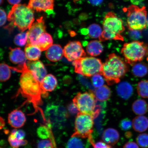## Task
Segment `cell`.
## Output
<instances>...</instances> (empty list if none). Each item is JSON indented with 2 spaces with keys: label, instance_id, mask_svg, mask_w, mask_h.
<instances>
[{
  "label": "cell",
  "instance_id": "obj_37",
  "mask_svg": "<svg viewBox=\"0 0 148 148\" xmlns=\"http://www.w3.org/2000/svg\"><path fill=\"white\" fill-rule=\"evenodd\" d=\"M137 143L140 147H148V134H143L139 135L136 139Z\"/></svg>",
  "mask_w": 148,
  "mask_h": 148
},
{
  "label": "cell",
  "instance_id": "obj_12",
  "mask_svg": "<svg viewBox=\"0 0 148 148\" xmlns=\"http://www.w3.org/2000/svg\"><path fill=\"white\" fill-rule=\"evenodd\" d=\"M46 27L43 17H41L33 23L27 31V44L35 45L37 39L40 35L46 32Z\"/></svg>",
  "mask_w": 148,
  "mask_h": 148
},
{
  "label": "cell",
  "instance_id": "obj_1",
  "mask_svg": "<svg viewBox=\"0 0 148 148\" xmlns=\"http://www.w3.org/2000/svg\"><path fill=\"white\" fill-rule=\"evenodd\" d=\"M16 71H20L22 74L20 79V88L19 92L28 101L33 104L36 110L39 109L38 106L41 105L42 101L41 95L47 96L42 89L40 83L35 78L31 72L28 69L27 63L19 66Z\"/></svg>",
  "mask_w": 148,
  "mask_h": 148
},
{
  "label": "cell",
  "instance_id": "obj_27",
  "mask_svg": "<svg viewBox=\"0 0 148 148\" xmlns=\"http://www.w3.org/2000/svg\"><path fill=\"white\" fill-rule=\"evenodd\" d=\"M132 72L135 77H144L148 73V66L145 63H136L133 66Z\"/></svg>",
  "mask_w": 148,
  "mask_h": 148
},
{
  "label": "cell",
  "instance_id": "obj_33",
  "mask_svg": "<svg viewBox=\"0 0 148 148\" xmlns=\"http://www.w3.org/2000/svg\"><path fill=\"white\" fill-rule=\"evenodd\" d=\"M28 40L27 31L19 33L15 37L14 42L16 45L19 46H23L27 43Z\"/></svg>",
  "mask_w": 148,
  "mask_h": 148
},
{
  "label": "cell",
  "instance_id": "obj_19",
  "mask_svg": "<svg viewBox=\"0 0 148 148\" xmlns=\"http://www.w3.org/2000/svg\"><path fill=\"white\" fill-rule=\"evenodd\" d=\"M57 84L58 81L56 77L51 74H48L40 83V86L42 91L47 94V92L53 91L56 88Z\"/></svg>",
  "mask_w": 148,
  "mask_h": 148
},
{
  "label": "cell",
  "instance_id": "obj_17",
  "mask_svg": "<svg viewBox=\"0 0 148 148\" xmlns=\"http://www.w3.org/2000/svg\"><path fill=\"white\" fill-rule=\"evenodd\" d=\"M10 50L9 58L11 62L14 64H18L19 66L23 65L25 63L27 58L25 53L20 48L12 49L10 47Z\"/></svg>",
  "mask_w": 148,
  "mask_h": 148
},
{
  "label": "cell",
  "instance_id": "obj_29",
  "mask_svg": "<svg viewBox=\"0 0 148 148\" xmlns=\"http://www.w3.org/2000/svg\"><path fill=\"white\" fill-rule=\"evenodd\" d=\"M88 30L89 36L93 38H99L103 31L100 25L97 24H92L89 26Z\"/></svg>",
  "mask_w": 148,
  "mask_h": 148
},
{
  "label": "cell",
  "instance_id": "obj_21",
  "mask_svg": "<svg viewBox=\"0 0 148 148\" xmlns=\"http://www.w3.org/2000/svg\"><path fill=\"white\" fill-rule=\"evenodd\" d=\"M53 44V40L51 35L45 32L38 37L35 45L43 51L47 50Z\"/></svg>",
  "mask_w": 148,
  "mask_h": 148
},
{
  "label": "cell",
  "instance_id": "obj_39",
  "mask_svg": "<svg viewBox=\"0 0 148 148\" xmlns=\"http://www.w3.org/2000/svg\"><path fill=\"white\" fill-rule=\"evenodd\" d=\"M132 127V122L129 118H125L121 120L119 123V127L122 130L127 131Z\"/></svg>",
  "mask_w": 148,
  "mask_h": 148
},
{
  "label": "cell",
  "instance_id": "obj_50",
  "mask_svg": "<svg viewBox=\"0 0 148 148\" xmlns=\"http://www.w3.org/2000/svg\"><path fill=\"white\" fill-rule=\"evenodd\" d=\"M147 28L148 29V16L147 18Z\"/></svg>",
  "mask_w": 148,
  "mask_h": 148
},
{
  "label": "cell",
  "instance_id": "obj_31",
  "mask_svg": "<svg viewBox=\"0 0 148 148\" xmlns=\"http://www.w3.org/2000/svg\"><path fill=\"white\" fill-rule=\"evenodd\" d=\"M51 127L41 125L37 129V134L39 138L42 139H47L52 136Z\"/></svg>",
  "mask_w": 148,
  "mask_h": 148
},
{
  "label": "cell",
  "instance_id": "obj_30",
  "mask_svg": "<svg viewBox=\"0 0 148 148\" xmlns=\"http://www.w3.org/2000/svg\"><path fill=\"white\" fill-rule=\"evenodd\" d=\"M77 137H71L67 142L66 148H86V145L82 140Z\"/></svg>",
  "mask_w": 148,
  "mask_h": 148
},
{
  "label": "cell",
  "instance_id": "obj_14",
  "mask_svg": "<svg viewBox=\"0 0 148 148\" xmlns=\"http://www.w3.org/2000/svg\"><path fill=\"white\" fill-rule=\"evenodd\" d=\"M54 0H29L28 6L37 12L53 10Z\"/></svg>",
  "mask_w": 148,
  "mask_h": 148
},
{
  "label": "cell",
  "instance_id": "obj_32",
  "mask_svg": "<svg viewBox=\"0 0 148 148\" xmlns=\"http://www.w3.org/2000/svg\"><path fill=\"white\" fill-rule=\"evenodd\" d=\"M137 90L140 97L148 98V80H143L139 82L137 86Z\"/></svg>",
  "mask_w": 148,
  "mask_h": 148
},
{
  "label": "cell",
  "instance_id": "obj_6",
  "mask_svg": "<svg viewBox=\"0 0 148 148\" xmlns=\"http://www.w3.org/2000/svg\"><path fill=\"white\" fill-rule=\"evenodd\" d=\"M121 53L125 62L133 66L141 62L148 55V47L143 42L134 40L124 44Z\"/></svg>",
  "mask_w": 148,
  "mask_h": 148
},
{
  "label": "cell",
  "instance_id": "obj_28",
  "mask_svg": "<svg viewBox=\"0 0 148 148\" xmlns=\"http://www.w3.org/2000/svg\"><path fill=\"white\" fill-rule=\"evenodd\" d=\"M11 67L4 63L0 65V79L1 82H5L10 79L11 75Z\"/></svg>",
  "mask_w": 148,
  "mask_h": 148
},
{
  "label": "cell",
  "instance_id": "obj_20",
  "mask_svg": "<svg viewBox=\"0 0 148 148\" xmlns=\"http://www.w3.org/2000/svg\"><path fill=\"white\" fill-rule=\"evenodd\" d=\"M103 142L110 145H115L119 141L120 135L116 130L109 128L104 131L102 135Z\"/></svg>",
  "mask_w": 148,
  "mask_h": 148
},
{
  "label": "cell",
  "instance_id": "obj_25",
  "mask_svg": "<svg viewBox=\"0 0 148 148\" xmlns=\"http://www.w3.org/2000/svg\"><path fill=\"white\" fill-rule=\"evenodd\" d=\"M94 92L96 99L100 102L108 100L111 95L110 89L105 85L96 89Z\"/></svg>",
  "mask_w": 148,
  "mask_h": 148
},
{
  "label": "cell",
  "instance_id": "obj_36",
  "mask_svg": "<svg viewBox=\"0 0 148 148\" xmlns=\"http://www.w3.org/2000/svg\"><path fill=\"white\" fill-rule=\"evenodd\" d=\"M55 142L53 138L38 141L37 143V148H54Z\"/></svg>",
  "mask_w": 148,
  "mask_h": 148
},
{
  "label": "cell",
  "instance_id": "obj_42",
  "mask_svg": "<svg viewBox=\"0 0 148 148\" xmlns=\"http://www.w3.org/2000/svg\"><path fill=\"white\" fill-rule=\"evenodd\" d=\"M67 108L69 112L71 114H75L79 112L78 108L73 102L68 105Z\"/></svg>",
  "mask_w": 148,
  "mask_h": 148
},
{
  "label": "cell",
  "instance_id": "obj_43",
  "mask_svg": "<svg viewBox=\"0 0 148 148\" xmlns=\"http://www.w3.org/2000/svg\"><path fill=\"white\" fill-rule=\"evenodd\" d=\"M94 148H112L111 146L102 141H99L94 143L93 145Z\"/></svg>",
  "mask_w": 148,
  "mask_h": 148
},
{
  "label": "cell",
  "instance_id": "obj_23",
  "mask_svg": "<svg viewBox=\"0 0 148 148\" xmlns=\"http://www.w3.org/2000/svg\"><path fill=\"white\" fill-rule=\"evenodd\" d=\"M132 127L135 131L143 132L148 128V119L146 116L140 115L135 117L132 121Z\"/></svg>",
  "mask_w": 148,
  "mask_h": 148
},
{
  "label": "cell",
  "instance_id": "obj_26",
  "mask_svg": "<svg viewBox=\"0 0 148 148\" xmlns=\"http://www.w3.org/2000/svg\"><path fill=\"white\" fill-rule=\"evenodd\" d=\"M132 110L137 115H144L147 113L148 110L147 103L143 99H137L133 103Z\"/></svg>",
  "mask_w": 148,
  "mask_h": 148
},
{
  "label": "cell",
  "instance_id": "obj_16",
  "mask_svg": "<svg viewBox=\"0 0 148 148\" xmlns=\"http://www.w3.org/2000/svg\"><path fill=\"white\" fill-rule=\"evenodd\" d=\"M63 56L64 49L58 44H53L46 50V58L52 62H57L60 60Z\"/></svg>",
  "mask_w": 148,
  "mask_h": 148
},
{
  "label": "cell",
  "instance_id": "obj_7",
  "mask_svg": "<svg viewBox=\"0 0 148 148\" xmlns=\"http://www.w3.org/2000/svg\"><path fill=\"white\" fill-rule=\"evenodd\" d=\"M76 73L84 76L90 77L100 73L103 64L100 59L92 57H83L73 61Z\"/></svg>",
  "mask_w": 148,
  "mask_h": 148
},
{
  "label": "cell",
  "instance_id": "obj_45",
  "mask_svg": "<svg viewBox=\"0 0 148 148\" xmlns=\"http://www.w3.org/2000/svg\"><path fill=\"white\" fill-rule=\"evenodd\" d=\"M123 148H139L137 144L134 142H129L124 146Z\"/></svg>",
  "mask_w": 148,
  "mask_h": 148
},
{
  "label": "cell",
  "instance_id": "obj_40",
  "mask_svg": "<svg viewBox=\"0 0 148 148\" xmlns=\"http://www.w3.org/2000/svg\"><path fill=\"white\" fill-rule=\"evenodd\" d=\"M11 134L14 136L17 140H24L25 136V131L21 130H17L16 129L13 130L11 132Z\"/></svg>",
  "mask_w": 148,
  "mask_h": 148
},
{
  "label": "cell",
  "instance_id": "obj_22",
  "mask_svg": "<svg viewBox=\"0 0 148 148\" xmlns=\"http://www.w3.org/2000/svg\"><path fill=\"white\" fill-rule=\"evenodd\" d=\"M27 60L30 61L38 60L41 55L42 51L38 46L31 44H27L25 49Z\"/></svg>",
  "mask_w": 148,
  "mask_h": 148
},
{
  "label": "cell",
  "instance_id": "obj_49",
  "mask_svg": "<svg viewBox=\"0 0 148 148\" xmlns=\"http://www.w3.org/2000/svg\"><path fill=\"white\" fill-rule=\"evenodd\" d=\"M3 0H1V2H0V3H1V5L3 3Z\"/></svg>",
  "mask_w": 148,
  "mask_h": 148
},
{
  "label": "cell",
  "instance_id": "obj_24",
  "mask_svg": "<svg viewBox=\"0 0 148 148\" xmlns=\"http://www.w3.org/2000/svg\"><path fill=\"white\" fill-rule=\"evenodd\" d=\"M103 46L101 42L97 40L89 42L86 46L87 52L92 56H97L103 52Z\"/></svg>",
  "mask_w": 148,
  "mask_h": 148
},
{
  "label": "cell",
  "instance_id": "obj_35",
  "mask_svg": "<svg viewBox=\"0 0 148 148\" xmlns=\"http://www.w3.org/2000/svg\"><path fill=\"white\" fill-rule=\"evenodd\" d=\"M101 74L97 73L94 75L92 77V85L95 88H99L103 86L105 79Z\"/></svg>",
  "mask_w": 148,
  "mask_h": 148
},
{
  "label": "cell",
  "instance_id": "obj_34",
  "mask_svg": "<svg viewBox=\"0 0 148 148\" xmlns=\"http://www.w3.org/2000/svg\"><path fill=\"white\" fill-rule=\"evenodd\" d=\"M8 140L11 147L12 148H19L21 146L25 145L27 143V140H18L12 134L9 136Z\"/></svg>",
  "mask_w": 148,
  "mask_h": 148
},
{
  "label": "cell",
  "instance_id": "obj_4",
  "mask_svg": "<svg viewBox=\"0 0 148 148\" xmlns=\"http://www.w3.org/2000/svg\"><path fill=\"white\" fill-rule=\"evenodd\" d=\"M103 26V30L99 38L100 41L111 40L123 41L124 38L121 34L125 31V27L123 21L114 13L110 12L106 15Z\"/></svg>",
  "mask_w": 148,
  "mask_h": 148
},
{
  "label": "cell",
  "instance_id": "obj_41",
  "mask_svg": "<svg viewBox=\"0 0 148 148\" xmlns=\"http://www.w3.org/2000/svg\"><path fill=\"white\" fill-rule=\"evenodd\" d=\"M129 33V36L132 40H139L142 38V35L140 31L130 30Z\"/></svg>",
  "mask_w": 148,
  "mask_h": 148
},
{
  "label": "cell",
  "instance_id": "obj_13",
  "mask_svg": "<svg viewBox=\"0 0 148 148\" xmlns=\"http://www.w3.org/2000/svg\"><path fill=\"white\" fill-rule=\"evenodd\" d=\"M27 65L28 69L40 84L44 77L47 75V71L43 64L39 60L29 61Z\"/></svg>",
  "mask_w": 148,
  "mask_h": 148
},
{
  "label": "cell",
  "instance_id": "obj_18",
  "mask_svg": "<svg viewBox=\"0 0 148 148\" xmlns=\"http://www.w3.org/2000/svg\"><path fill=\"white\" fill-rule=\"evenodd\" d=\"M118 95L124 99H127L132 96L134 89L130 83L123 82L118 84L116 88Z\"/></svg>",
  "mask_w": 148,
  "mask_h": 148
},
{
  "label": "cell",
  "instance_id": "obj_48",
  "mask_svg": "<svg viewBox=\"0 0 148 148\" xmlns=\"http://www.w3.org/2000/svg\"><path fill=\"white\" fill-rule=\"evenodd\" d=\"M144 1V0H130L131 3H132L133 5H140Z\"/></svg>",
  "mask_w": 148,
  "mask_h": 148
},
{
  "label": "cell",
  "instance_id": "obj_11",
  "mask_svg": "<svg viewBox=\"0 0 148 148\" xmlns=\"http://www.w3.org/2000/svg\"><path fill=\"white\" fill-rule=\"evenodd\" d=\"M64 56L70 62L79 60L86 56L82 44L79 41L70 42L65 46Z\"/></svg>",
  "mask_w": 148,
  "mask_h": 148
},
{
  "label": "cell",
  "instance_id": "obj_5",
  "mask_svg": "<svg viewBox=\"0 0 148 148\" xmlns=\"http://www.w3.org/2000/svg\"><path fill=\"white\" fill-rule=\"evenodd\" d=\"M97 101L93 92L90 90L79 92L73 99L79 112L88 114L94 118L99 115L101 109L99 105H97Z\"/></svg>",
  "mask_w": 148,
  "mask_h": 148
},
{
  "label": "cell",
  "instance_id": "obj_3",
  "mask_svg": "<svg viewBox=\"0 0 148 148\" xmlns=\"http://www.w3.org/2000/svg\"><path fill=\"white\" fill-rule=\"evenodd\" d=\"M11 25L23 32L29 29L34 21V10L25 4L14 5L7 16Z\"/></svg>",
  "mask_w": 148,
  "mask_h": 148
},
{
  "label": "cell",
  "instance_id": "obj_9",
  "mask_svg": "<svg viewBox=\"0 0 148 148\" xmlns=\"http://www.w3.org/2000/svg\"><path fill=\"white\" fill-rule=\"evenodd\" d=\"M94 118L88 114L79 112L77 114L75 121V132L71 137L82 138L92 137Z\"/></svg>",
  "mask_w": 148,
  "mask_h": 148
},
{
  "label": "cell",
  "instance_id": "obj_8",
  "mask_svg": "<svg viewBox=\"0 0 148 148\" xmlns=\"http://www.w3.org/2000/svg\"><path fill=\"white\" fill-rule=\"evenodd\" d=\"M127 27L130 30H143L147 27V11L146 7L134 5L127 9Z\"/></svg>",
  "mask_w": 148,
  "mask_h": 148
},
{
  "label": "cell",
  "instance_id": "obj_2",
  "mask_svg": "<svg viewBox=\"0 0 148 148\" xmlns=\"http://www.w3.org/2000/svg\"><path fill=\"white\" fill-rule=\"evenodd\" d=\"M129 66L120 56L113 53L109 55L103 64L100 74L109 85L119 82L129 71Z\"/></svg>",
  "mask_w": 148,
  "mask_h": 148
},
{
  "label": "cell",
  "instance_id": "obj_38",
  "mask_svg": "<svg viewBox=\"0 0 148 148\" xmlns=\"http://www.w3.org/2000/svg\"><path fill=\"white\" fill-rule=\"evenodd\" d=\"M78 78L79 82L82 84L83 86L87 88L90 91H92L94 92L95 90V88L92 86L91 83H90L89 81L86 79V77H83V76L81 75H78L77 76Z\"/></svg>",
  "mask_w": 148,
  "mask_h": 148
},
{
  "label": "cell",
  "instance_id": "obj_51",
  "mask_svg": "<svg viewBox=\"0 0 148 148\" xmlns=\"http://www.w3.org/2000/svg\"><path fill=\"white\" fill-rule=\"evenodd\" d=\"M147 60L148 61V57H147Z\"/></svg>",
  "mask_w": 148,
  "mask_h": 148
},
{
  "label": "cell",
  "instance_id": "obj_44",
  "mask_svg": "<svg viewBox=\"0 0 148 148\" xmlns=\"http://www.w3.org/2000/svg\"><path fill=\"white\" fill-rule=\"evenodd\" d=\"M1 27L4 25L6 23L7 20V15L6 13L3 9H1Z\"/></svg>",
  "mask_w": 148,
  "mask_h": 148
},
{
  "label": "cell",
  "instance_id": "obj_10",
  "mask_svg": "<svg viewBox=\"0 0 148 148\" xmlns=\"http://www.w3.org/2000/svg\"><path fill=\"white\" fill-rule=\"evenodd\" d=\"M45 114L51 125L62 123L68 117L67 111L61 105L50 104L46 107Z\"/></svg>",
  "mask_w": 148,
  "mask_h": 148
},
{
  "label": "cell",
  "instance_id": "obj_52",
  "mask_svg": "<svg viewBox=\"0 0 148 148\" xmlns=\"http://www.w3.org/2000/svg\"><path fill=\"white\" fill-rule=\"evenodd\" d=\"M56 148L55 147V148Z\"/></svg>",
  "mask_w": 148,
  "mask_h": 148
},
{
  "label": "cell",
  "instance_id": "obj_15",
  "mask_svg": "<svg viewBox=\"0 0 148 148\" xmlns=\"http://www.w3.org/2000/svg\"><path fill=\"white\" fill-rule=\"evenodd\" d=\"M26 121L24 113L20 110H15L9 114L8 122L14 128H19L23 127Z\"/></svg>",
  "mask_w": 148,
  "mask_h": 148
},
{
  "label": "cell",
  "instance_id": "obj_47",
  "mask_svg": "<svg viewBox=\"0 0 148 148\" xmlns=\"http://www.w3.org/2000/svg\"><path fill=\"white\" fill-rule=\"evenodd\" d=\"M8 3L11 5H16L19 4L21 0H7Z\"/></svg>",
  "mask_w": 148,
  "mask_h": 148
},
{
  "label": "cell",
  "instance_id": "obj_46",
  "mask_svg": "<svg viewBox=\"0 0 148 148\" xmlns=\"http://www.w3.org/2000/svg\"><path fill=\"white\" fill-rule=\"evenodd\" d=\"M88 1L92 5L97 6L102 3L103 0H88Z\"/></svg>",
  "mask_w": 148,
  "mask_h": 148
}]
</instances>
